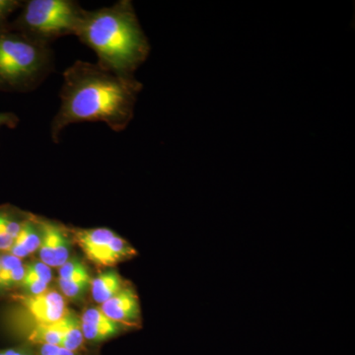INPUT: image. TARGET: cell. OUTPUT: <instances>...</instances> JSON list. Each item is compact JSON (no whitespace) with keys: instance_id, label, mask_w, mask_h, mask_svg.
Listing matches in <instances>:
<instances>
[{"instance_id":"6da1fadb","label":"cell","mask_w":355,"mask_h":355,"mask_svg":"<svg viewBox=\"0 0 355 355\" xmlns=\"http://www.w3.org/2000/svg\"><path fill=\"white\" fill-rule=\"evenodd\" d=\"M142 84L135 76H120L98 64L77 60L64 72L60 107L51 121V137L60 141L65 128L101 121L114 132H123L135 114Z\"/></svg>"},{"instance_id":"7a4b0ae2","label":"cell","mask_w":355,"mask_h":355,"mask_svg":"<svg viewBox=\"0 0 355 355\" xmlns=\"http://www.w3.org/2000/svg\"><path fill=\"white\" fill-rule=\"evenodd\" d=\"M76 36L94 51L100 67L120 76H133L150 51L130 0L86 10Z\"/></svg>"},{"instance_id":"3957f363","label":"cell","mask_w":355,"mask_h":355,"mask_svg":"<svg viewBox=\"0 0 355 355\" xmlns=\"http://www.w3.org/2000/svg\"><path fill=\"white\" fill-rule=\"evenodd\" d=\"M53 69L50 44L20 32L0 30V85L17 91L35 90Z\"/></svg>"},{"instance_id":"277c9868","label":"cell","mask_w":355,"mask_h":355,"mask_svg":"<svg viewBox=\"0 0 355 355\" xmlns=\"http://www.w3.org/2000/svg\"><path fill=\"white\" fill-rule=\"evenodd\" d=\"M85 9L72 0H29L23 4L18 31L50 44L60 37L76 36Z\"/></svg>"},{"instance_id":"5b68a950","label":"cell","mask_w":355,"mask_h":355,"mask_svg":"<svg viewBox=\"0 0 355 355\" xmlns=\"http://www.w3.org/2000/svg\"><path fill=\"white\" fill-rule=\"evenodd\" d=\"M21 302L37 321V324H53L69 313L62 294L46 291L37 295L21 296Z\"/></svg>"},{"instance_id":"8992f818","label":"cell","mask_w":355,"mask_h":355,"mask_svg":"<svg viewBox=\"0 0 355 355\" xmlns=\"http://www.w3.org/2000/svg\"><path fill=\"white\" fill-rule=\"evenodd\" d=\"M100 310L116 323L132 324L139 320L140 315L139 297L132 288L125 287L103 303Z\"/></svg>"},{"instance_id":"52a82bcc","label":"cell","mask_w":355,"mask_h":355,"mask_svg":"<svg viewBox=\"0 0 355 355\" xmlns=\"http://www.w3.org/2000/svg\"><path fill=\"white\" fill-rule=\"evenodd\" d=\"M116 236L107 228L87 229L76 233V241L83 250L89 260L98 263L105 249Z\"/></svg>"},{"instance_id":"ba28073f","label":"cell","mask_w":355,"mask_h":355,"mask_svg":"<svg viewBox=\"0 0 355 355\" xmlns=\"http://www.w3.org/2000/svg\"><path fill=\"white\" fill-rule=\"evenodd\" d=\"M123 288V280L114 270L103 272L91 282L93 299L99 304L106 302Z\"/></svg>"},{"instance_id":"9c48e42d","label":"cell","mask_w":355,"mask_h":355,"mask_svg":"<svg viewBox=\"0 0 355 355\" xmlns=\"http://www.w3.org/2000/svg\"><path fill=\"white\" fill-rule=\"evenodd\" d=\"M137 254L135 248L128 241L119 237L116 234L112 241L109 243L108 246L105 249L101 258L98 261L97 265L110 266L120 263L121 261L125 259L132 258Z\"/></svg>"},{"instance_id":"30bf717a","label":"cell","mask_w":355,"mask_h":355,"mask_svg":"<svg viewBox=\"0 0 355 355\" xmlns=\"http://www.w3.org/2000/svg\"><path fill=\"white\" fill-rule=\"evenodd\" d=\"M84 336L81 320L71 313L62 318V340L60 347L76 352L83 345Z\"/></svg>"},{"instance_id":"8fae6325","label":"cell","mask_w":355,"mask_h":355,"mask_svg":"<svg viewBox=\"0 0 355 355\" xmlns=\"http://www.w3.org/2000/svg\"><path fill=\"white\" fill-rule=\"evenodd\" d=\"M32 343L39 345H62V319L53 324H37L29 336Z\"/></svg>"},{"instance_id":"7c38bea8","label":"cell","mask_w":355,"mask_h":355,"mask_svg":"<svg viewBox=\"0 0 355 355\" xmlns=\"http://www.w3.org/2000/svg\"><path fill=\"white\" fill-rule=\"evenodd\" d=\"M39 226L37 221L33 219H25L22 222L19 234L16 237V241L19 242L25 248L28 254H33L39 249L41 243V235H40Z\"/></svg>"},{"instance_id":"4fadbf2b","label":"cell","mask_w":355,"mask_h":355,"mask_svg":"<svg viewBox=\"0 0 355 355\" xmlns=\"http://www.w3.org/2000/svg\"><path fill=\"white\" fill-rule=\"evenodd\" d=\"M90 275L87 272V268L83 272L78 273L76 277L71 279L62 280L60 279V286L65 296L69 298L77 297L80 295L90 286Z\"/></svg>"},{"instance_id":"5bb4252c","label":"cell","mask_w":355,"mask_h":355,"mask_svg":"<svg viewBox=\"0 0 355 355\" xmlns=\"http://www.w3.org/2000/svg\"><path fill=\"white\" fill-rule=\"evenodd\" d=\"M53 252L55 266H62L69 259V242L64 231L57 224L53 223Z\"/></svg>"},{"instance_id":"9a60e30c","label":"cell","mask_w":355,"mask_h":355,"mask_svg":"<svg viewBox=\"0 0 355 355\" xmlns=\"http://www.w3.org/2000/svg\"><path fill=\"white\" fill-rule=\"evenodd\" d=\"M81 328H83L84 338L92 340V342H100V340H106V338L116 335L120 331L118 329L96 326V324L83 323V322H81Z\"/></svg>"},{"instance_id":"2e32d148","label":"cell","mask_w":355,"mask_h":355,"mask_svg":"<svg viewBox=\"0 0 355 355\" xmlns=\"http://www.w3.org/2000/svg\"><path fill=\"white\" fill-rule=\"evenodd\" d=\"M83 323L96 324V326L107 327V328L118 329L120 330V324L112 321L106 315L103 314L101 310L98 308H90L83 313Z\"/></svg>"},{"instance_id":"e0dca14e","label":"cell","mask_w":355,"mask_h":355,"mask_svg":"<svg viewBox=\"0 0 355 355\" xmlns=\"http://www.w3.org/2000/svg\"><path fill=\"white\" fill-rule=\"evenodd\" d=\"M23 221H18L6 210H0V232L10 236L14 240L19 234Z\"/></svg>"},{"instance_id":"ac0fdd59","label":"cell","mask_w":355,"mask_h":355,"mask_svg":"<svg viewBox=\"0 0 355 355\" xmlns=\"http://www.w3.org/2000/svg\"><path fill=\"white\" fill-rule=\"evenodd\" d=\"M24 277L42 280V282L49 284L51 277H53V275H51L50 266H46L43 261H33V263L25 266Z\"/></svg>"},{"instance_id":"d6986e66","label":"cell","mask_w":355,"mask_h":355,"mask_svg":"<svg viewBox=\"0 0 355 355\" xmlns=\"http://www.w3.org/2000/svg\"><path fill=\"white\" fill-rule=\"evenodd\" d=\"M85 266L77 259H72L69 260L64 265L60 266V279L67 280L76 277L78 273L83 272L85 270Z\"/></svg>"},{"instance_id":"ffe728a7","label":"cell","mask_w":355,"mask_h":355,"mask_svg":"<svg viewBox=\"0 0 355 355\" xmlns=\"http://www.w3.org/2000/svg\"><path fill=\"white\" fill-rule=\"evenodd\" d=\"M22 266L21 259L9 254L0 258V279L6 277L9 272H12L18 266Z\"/></svg>"},{"instance_id":"44dd1931","label":"cell","mask_w":355,"mask_h":355,"mask_svg":"<svg viewBox=\"0 0 355 355\" xmlns=\"http://www.w3.org/2000/svg\"><path fill=\"white\" fill-rule=\"evenodd\" d=\"M20 6L19 1L15 0H0V30L11 13Z\"/></svg>"},{"instance_id":"7402d4cb","label":"cell","mask_w":355,"mask_h":355,"mask_svg":"<svg viewBox=\"0 0 355 355\" xmlns=\"http://www.w3.org/2000/svg\"><path fill=\"white\" fill-rule=\"evenodd\" d=\"M22 286L31 293V295H37V294L43 293V292L48 291V284H46L42 280L29 279V277H24L22 279Z\"/></svg>"},{"instance_id":"603a6c76","label":"cell","mask_w":355,"mask_h":355,"mask_svg":"<svg viewBox=\"0 0 355 355\" xmlns=\"http://www.w3.org/2000/svg\"><path fill=\"white\" fill-rule=\"evenodd\" d=\"M24 275L25 266L23 265L18 266L12 272H9L3 279H0V286H10L14 284L22 282V279H24Z\"/></svg>"},{"instance_id":"cb8c5ba5","label":"cell","mask_w":355,"mask_h":355,"mask_svg":"<svg viewBox=\"0 0 355 355\" xmlns=\"http://www.w3.org/2000/svg\"><path fill=\"white\" fill-rule=\"evenodd\" d=\"M19 119L15 114L1 113L0 114V128L6 125L8 128H15L17 125Z\"/></svg>"},{"instance_id":"d4e9b609","label":"cell","mask_w":355,"mask_h":355,"mask_svg":"<svg viewBox=\"0 0 355 355\" xmlns=\"http://www.w3.org/2000/svg\"><path fill=\"white\" fill-rule=\"evenodd\" d=\"M14 239L10 236L0 232V250L1 251H9L12 247Z\"/></svg>"},{"instance_id":"484cf974","label":"cell","mask_w":355,"mask_h":355,"mask_svg":"<svg viewBox=\"0 0 355 355\" xmlns=\"http://www.w3.org/2000/svg\"><path fill=\"white\" fill-rule=\"evenodd\" d=\"M60 345H44L41 347V355H58Z\"/></svg>"},{"instance_id":"4316f807","label":"cell","mask_w":355,"mask_h":355,"mask_svg":"<svg viewBox=\"0 0 355 355\" xmlns=\"http://www.w3.org/2000/svg\"><path fill=\"white\" fill-rule=\"evenodd\" d=\"M58 355H76V352H71V350H69L64 349V347H60V352H58Z\"/></svg>"},{"instance_id":"83f0119b","label":"cell","mask_w":355,"mask_h":355,"mask_svg":"<svg viewBox=\"0 0 355 355\" xmlns=\"http://www.w3.org/2000/svg\"><path fill=\"white\" fill-rule=\"evenodd\" d=\"M17 355H28L27 354H23V352H19V354Z\"/></svg>"}]
</instances>
